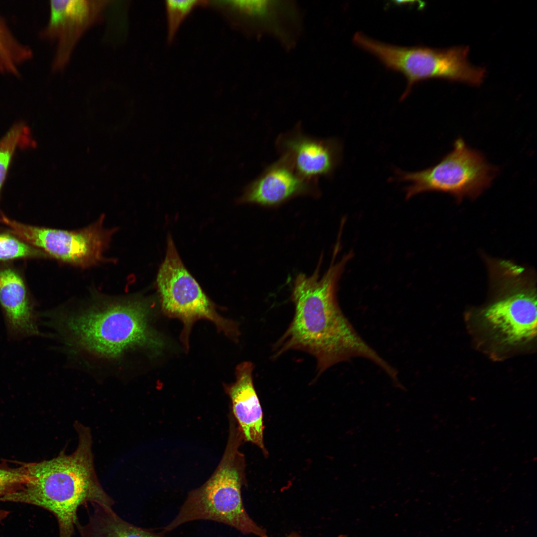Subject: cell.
Masks as SVG:
<instances>
[{
    "mask_svg": "<svg viewBox=\"0 0 537 537\" xmlns=\"http://www.w3.org/2000/svg\"><path fill=\"white\" fill-rule=\"evenodd\" d=\"M339 248L335 246L331 263L321 278L322 257L311 276L300 273L296 277L291 295L294 316L273 346L272 358L275 359L289 350L305 352L315 358L319 376L337 363L360 356L390 374L393 367L357 333L338 305V284L353 256L350 251L335 262Z\"/></svg>",
    "mask_w": 537,
    "mask_h": 537,
    "instance_id": "6da1fadb",
    "label": "cell"
},
{
    "mask_svg": "<svg viewBox=\"0 0 537 537\" xmlns=\"http://www.w3.org/2000/svg\"><path fill=\"white\" fill-rule=\"evenodd\" d=\"M75 427L78 444L74 452L66 454L62 450L51 459L25 463L28 480L0 500L50 511L58 522L59 537H73L81 506L90 503L112 507L114 504L96 474L90 430L78 422Z\"/></svg>",
    "mask_w": 537,
    "mask_h": 537,
    "instance_id": "7a4b0ae2",
    "label": "cell"
},
{
    "mask_svg": "<svg viewBox=\"0 0 537 537\" xmlns=\"http://www.w3.org/2000/svg\"><path fill=\"white\" fill-rule=\"evenodd\" d=\"M147 306L139 298H105L69 314L53 310L45 315L71 348L116 361L139 347L159 346L148 325Z\"/></svg>",
    "mask_w": 537,
    "mask_h": 537,
    "instance_id": "3957f363",
    "label": "cell"
},
{
    "mask_svg": "<svg viewBox=\"0 0 537 537\" xmlns=\"http://www.w3.org/2000/svg\"><path fill=\"white\" fill-rule=\"evenodd\" d=\"M230 427L226 448L216 470L203 485L188 494L178 514L164 528V532L186 522L207 520L224 523L243 534L259 537L267 534L244 507L241 496L244 458L239 450L243 438L238 427Z\"/></svg>",
    "mask_w": 537,
    "mask_h": 537,
    "instance_id": "277c9868",
    "label": "cell"
},
{
    "mask_svg": "<svg viewBox=\"0 0 537 537\" xmlns=\"http://www.w3.org/2000/svg\"><path fill=\"white\" fill-rule=\"evenodd\" d=\"M356 45L377 57L389 69L402 73L407 86L402 96L405 98L416 82L431 78H442L473 85L482 83L484 69L468 60L469 48L454 47L436 50L423 47H400L376 41L362 33L353 38Z\"/></svg>",
    "mask_w": 537,
    "mask_h": 537,
    "instance_id": "5b68a950",
    "label": "cell"
},
{
    "mask_svg": "<svg viewBox=\"0 0 537 537\" xmlns=\"http://www.w3.org/2000/svg\"><path fill=\"white\" fill-rule=\"evenodd\" d=\"M162 310L167 316L181 321L183 328L180 339L189 349V338L193 324L205 319L234 341L240 332L234 321L222 317L214 304L189 273L179 255L170 236L167 240L165 258L156 280Z\"/></svg>",
    "mask_w": 537,
    "mask_h": 537,
    "instance_id": "8992f818",
    "label": "cell"
},
{
    "mask_svg": "<svg viewBox=\"0 0 537 537\" xmlns=\"http://www.w3.org/2000/svg\"><path fill=\"white\" fill-rule=\"evenodd\" d=\"M396 179L410 183L404 189L406 198L425 192L448 193L461 200L474 198L488 188L498 169L487 161L480 151L457 139L452 151L438 163L425 170L408 172L396 169Z\"/></svg>",
    "mask_w": 537,
    "mask_h": 537,
    "instance_id": "52a82bcc",
    "label": "cell"
},
{
    "mask_svg": "<svg viewBox=\"0 0 537 537\" xmlns=\"http://www.w3.org/2000/svg\"><path fill=\"white\" fill-rule=\"evenodd\" d=\"M104 217L82 229L66 230L19 222L0 211V223L7 230L44 253L48 258L82 268L104 260L115 229L104 227Z\"/></svg>",
    "mask_w": 537,
    "mask_h": 537,
    "instance_id": "ba28073f",
    "label": "cell"
},
{
    "mask_svg": "<svg viewBox=\"0 0 537 537\" xmlns=\"http://www.w3.org/2000/svg\"><path fill=\"white\" fill-rule=\"evenodd\" d=\"M490 265L501 277L507 294L486 308L483 317L508 343L517 344L537 334V298L533 281L524 268L510 261Z\"/></svg>",
    "mask_w": 537,
    "mask_h": 537,
    "instance_id": "9c48e42d",
    "label": "cell"
},
{
    "mask_svg": "<svg viewBox=\"0 0 537 537\" xmlns=\"http://www.w3.org/2000/svg\"><path fill=\"white\" fill-rule=\"evenodd\" d=\"M104 0H53L50 1V17L42 36L56 39L57 47L53 68H63L82 35L100 20L108 4Z\"/></svg>",
    "mask_w": 537,
    "mask_h": 537,
    "instance_id": "30bf717a",
    "label": "cell"
},
{
    "mask_svg": "<svg viewBox=\"0 0 537 537\" xmlns=\"http://www.w3.org/2000/svg\"><path fill=\"white\" fill-rule=\"evenodd\" d=\"M276 147L300 175L311 180L332 175L342 159V144L338 139L310 136L299 125L280 135Z\"/></svg>",
    "mask_w": 537,
    "mask_h": 537,
    "instance_id": "8fae6325",
    "label": "cell"
},
{
    "mask_svg": "<svg viewBox=\"0 0 537 537\" xmlns=\"http://www.w3.org/2000/svg\"><path fill=\"white\" fill-rule=\"evenodd\" d=\"M319 191L318 180L303 178L280 156L245 187L238 202L271 207L300 196H318Z\"/></svg>",
    "mask_w": 537,
    "mask_h": 537,
    "instance_id": "7c38bea8",
    "label": "cell"
},
{
    "mask_svg": "<svg viewBox=\"0 0 537 537\" xmlns=\"http://www.w3.org/2000/svg\"><path fill=\"white\" fill-rule=\"evenodd\" d=\"M0 306L12 338L40 334L34 303L24 276L10 263H0Z\"/></svg>",
    "mask_w": 537,
    "mask_h": 537,
    "instance_id": "4fadbf2b",
    "label": "cell"
},
{
    "mask_svg": "<svg viewBox=\"0 0 537 537\" xmlns=\"http://www.w3.org/2000/svg\"><path fill=\"white\" fill-rule=\"evenodd\" d=\"M254 368L251 362L240 363L235 369V382L224 387L231 399L243 439L256 445L267 455L263 440V413L253 383Z\"/></svg>",
    "mask_w": 537,
    "mask_h": 537,
    "instance_id": "5bb4252c",
    "label": "cell"
},
{
    "mask_svg": "<svg viewBox=\"0 0 537 537\" xmlns=\"http://www.w3.org/2000/svg\"><path fill=\"white\" fill-rule=\"evenodd\" d=\"M94 510L84 524L76 525L80 537H164L163 535L131 524L112 507L93 505Z\"/></svg>",
    "mask_w": 537,
    "mask_h": 537,
    "instance_id": "9a60e30c",
    "label": "cell"
},
{
    "mask_svg": "<svg viewBox=\"0 0 537 537\" xmlns=\"http://www.w3.org/2000/svg\"><path fill=\"white\" fill-rule=\"evenodd\" d=\"M29 128L23 122L14 124L0 139V200L10 167L18 148L35 146Z\"/></svg>",
    "mask_w": 537,
    "mask_h": 537,
    "instance_id": "2e32d148",
    "label": "cell"
},
{
    "mask_svg": "<svg viewBox=\"0 0 537 537\" xmlns=\"http://www.w3.org/2000/svg\"><path fill=\"white\" fill-rule=\"evenodd\" d=\"M31 56V50L15 39L0 17V70L18 74L17 65Z\"/></svg>",
    "mask_w": 537,
    "mask_h": 537,
    "instance_id": "e0dca14e",
    "label": "cell"
},
{
    "mask_svg": "<svg viewBox=\"0 0 537 537\" xmlns=\"http://www.w3.org/2000/svg\"><path fill=\"white\" fill-rule=\"evenodd\" d=\"M7 231L0 232V263L21 259L48 258L40 250Z\"/></svg>",
    "mask_w": 537,
    "mask_h": 537,
    "instance_id": "ac0fdd59",
    "label": "cell"
},
{
    "mask_svg": "<svg viewBox=\"0 0 537 537\" xmlns=\"http://www.w3.org/2000/svg\"><path fill=\"white\" fill-rule=\"evenodd\" d=\"M205 1L167 0L166 9L167 17L168 37L172 39L183 19L195 7Z\"/></svg>",
    "mask_w": 537,
    "mask_h": 537,
    "instance_id": "d6986e66",
    "label": "cell"
},
{
    "mask_svg": "<svg viewBox=\"0 0 537 537\" xmlns=\"http://www.w3.org/2000/svg\"><path fill=\"white\" fill-rule=\"evenodd\" d=\"M29 479L24 463L17 467H0V499Z\"/></svg>",
    "mask_w": 537,
    "mask_h": 537,
    "instance_id": "ffe728a7",
    "label": "cell"
},
{
    "mask_svg": "<svg viewBox=\"0 0 537 537\" xmlns=\"http://www.w3.org/2000/svg\"><path fill=\"white\" fill-rule=\"evenodd\" d=\"M263 537H270L268 536V535H267V534H266V535L264 536ZM284 537H305L302 536L300 535L299 534H298L297 533H291L290 534H289L288 535H287V536ZM337 537H347V536L346 535H340L339 536H338Z\"/></svg>",
    "mask_w": 537,
    "mask_h": 537,
    "instance_id": "44dd1931",
    "label": "cell"
},
{
    "mask_svg": "<svg viewBox=\"0 0 537 537\" xmlns=\"http://www.w3.org/2000/svg\"><path fill=\"white\" fill-rule=\"evenodd\" d=\"M8 514L7 511L0 509V521L5 518Z\"/></svg>",
    "mask_w": 537,
    "mask_h": 537,
    "instance_id": "7402d4cb",
    "label": "cell"
}]
</instances>
